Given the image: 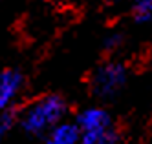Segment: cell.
I'll list each match as a JSON object with an SVG mask.
<instances>
[{
	"instance_id": "cell-5",
	"label": "cell",
	"mask_w": 152,
	"mask_h": 144,
	"mask_svg": "<svg viewBox=\"0 0 152 144\" xmlns=\"http://www.w3.org/2000/svg\"><path fill=\"white\" fill-rule=\"evenodd\" d=\"M79 128L75 122H62L51 128L40 144H79Z\"/></svg>"
},
{
	"instance_id": "cell-1",
	"label": "cell",
	"mask_w": 152,
	"mask_h": 144,
	"mask_svg": "<svg viewBox=\"0 0 152 144\" xmlns=\"http://www.w3.org/2000/svg\"><path fill=\"white\" fill-rule=\"evenodd\" d=\"M66 101L57 93H48L35 98L20 115L18 122L28 135L44 137L51 128L62 122L66 117Z\"/></svg>"
},
{
	"instance_id": "cell-2",
	"label": "cell",
	"mask_w": 152,
	"mask_h": 144,
	"mask_svg": "<svg viewBox=\"0 0 152 144\" xmlns=\"http://www.w3.org/2000/svg\"><path fill=\"white\" fill-rule=\"evenodd\" d=\"M128 79V69L126 66L121 62H104L97 68L92 75V91L95 97L99 98H110L114 95H117L123 90V86L126 84Z\"/></svg>"
},
{
	"instance_id": "cell-9",
	"label": "cell",
	"mask_w": 152,
	"mask_h": 144,
	"mask_svg": "<svg viewBox=\"0 0 152 144\" xmlns=\"http://www.w3.org/2000/svg\"><path fill=\"white\" fill-rule=\"evenodd\" d=\"M121 42H123V37L119 35V33H112V35H108L104 38L103 46H104L106 51H114V49H117L119 46H121Z\"/></svg>"
},
{
	"instance_id": "cell-4",
	"label": "cell",
	"mask_w": 152,
	"mask_h": 144,
	"mask_svg": "<svg viewBox=\"0 0 152 144\" xmlns=\"http://www.w3.org/2000/svg\"><path fill=\"white\" fill-rule=\"evenodd\" d=\"M75 126L79 128V133H88V131H99L104 128H110V126H114V122H112L110 113L104 108L92 106V108L83 109L77 115Z\"/></svg>"
},
{
	"instance_id": "cell-3",
	"label": "cell",
	"mask_w": 152,
	"mask_h": 144,
	"mask_svg": "<svg viewBox=\"0 0 152 144\" xmlns=\"http://www.w3.org/2000/svg\"><path fill=\"white\" fill-rule=\"evenodd\" d=\"M24 88V75L20 69L6 68L0 71V117L11 111Z\"/></svg>"
},
{
	"instance_id": "cell-6",
	"label": "cell",
	"mask_w": 152,
	"mask_h": 144,
	"mask_svg": "<svg viewBox=\"0 0 152 144\" xmlns=\"http://www.w3.org/2000/svg\"><path fill=\"white\" fill-rule=\"evenodd\" d=\"M79 144H119V133L114 126L99 131H88L79 135Z\"/></svg>"
},
{
	"instance_id": "cell-8",
	"label": "cell",
	"mask_w": 152,
	"mask_h": 144,
	"mask_svg": "<svg viewBox=\"0 0 152 144\" xmlns=\"http://www.w3.org/2000/svg\"><path fill=\"white\" fill-rule=\"evenodd\" d=\"M17 117L18 115H17L15 109H11V111H7V113H4L2 117H0V144L6 140V137L9 135V131L13 130V126L17 122Z\"/></svg>"
},
{
	"instance_id": "cell-7",
	"label": "cell",
	"mask_w": 152,
	"mask_h": 144,
	"mask_svg": "<svg viewBox=\"0 0 152 144\" xmlns=\"http://www.w3.org/2000/svg\"><path fill=\"white\" fill-rule=\"evenodd\" d=\"M132 17L139 24L152 18V0H132Z\"/></svg>"
}]
</instances>
